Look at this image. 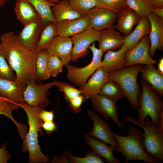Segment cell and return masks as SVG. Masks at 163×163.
<instances>
[{
    "mask_svg": "<svg viewBox=\"0 0 163 163\" xmlns=\"http://www.w3.org/2000/svg\"><path fill=\"white\" fill-rule=\"evenodd\" d=\"M56 25L54 23L50 22L43 26L38 41L35 46L38 51L46 50L54 38L58 36Z\"/></svg>",
    "mask_w": 163,
    "mask_h": 163,
    "instance_id": "obj_30",
    "label": "cell"
},
{
    "mask_svg": "<svg viewBox=\"0 0 163 163\" xmlns=\"http://www.w3.org/2000/svg\"><path fill=\"white\" fill-rule=\"evenodd\" d=\"M14 10L17 19L24 26L40 17L27 0H16Z\"/></svg>",
    "mask_w": 163,
    "mask_h": 163,
    "instance_id": "obj_25",
    "label": "cell"
},
{
    "mask_svg": "<svg viewBox=\"0 0 163 163\" xmlns=\"http://www.w3.org/2000/svg\"><path fill=\"white\" fill-rule=\"evenodd\" d=\"M7 0H0V8L4 6Z\"/></svg>",
    "mask_w": 163,
    "mask_h": 163,
    "instance_id": "obj_48",
    "label": "cell"
},
{
    "mask_svg": "<svg viewBox=\"0 0 163 163\" xmlns=\"http://www.w3.org/2000/svg\"><path fill=\"white\" fill-rule=\"evenodd\" d=\"M150 41L147 35L142 38L132 49L128 50L125 59L126 67L141 64L153 65L156 61L151 57L149 54Z\"/></svg>",
    "mask_w": 163,
    "mask_h": 163,
    "instance_id": "obj_11",
    "label": "cell"
},
{
    "mask_svg": "<svg viewBox=\"0 0 163 163\" xmlns=\"http://www.w3.org/2000/svg\"><path fill=\"white\" fill-rule=\"evenodd\" d=\"M41 126L48 134L57 131L58 129L57 123L53 121L43 122Z\"/></svg>",
    "mask_w": 163,
    "mask_h": 163,
    "instance_id": "obj_41",
    "label": "cell"
},
{
    "mask_svg": "<svg viewBox=\"0 0 163 163\" xmlns=\"http://www.w3.org/2000/svg\"><path fill=\"white\" fill-rule=\"evenodd\" d=\"M39 117L43 122L53 121L55 113L53 110L47 111L42 107L39 114Z\"/></svg>",
    "mask_w": 163,
    "mask_h": 163,
    "instance_id": "obj_42",
    "label": "cell"
},
{
    "mask_svg": "<svg viewBox=\"0 0 163 163\" xmlns=\"http://www.w3.org/2000/svg\"><path fill=\"white\" fill-rule=\"evenodd\" d=\"M88 49L93 54L92 59L89 64L82 68L69 65L66 66L68 79L77 87L84 84L96 70L102 66L101 59L103 53L96 47L94 42Z\"/></svg>",
    "mask_w": 163,
    "mask_h": 163,
    "instance_id": "obj_7",
    "label": "cell"
},
{
    "mask_svg": "<svg viewBox=\"0 0 163 163\" xmlns=\"http://www.w3.org/2000/svg\"><path fill=\"white\" fill-rule=\"evenodd\" d=\"M143 145L147 154L152 158L163 161V132L157 128L149 117L147 116L143 125Z\"/></svg>",
    "mask_w": 163,
    "mask_h": 163,
    "instance_id": "obj_6",
    "label": "cell"
},
{
    "mask_svg": "<svg viewBox=\"0 0 163 163\" xmlns=\"http://www.w3.org/2000/svg\"><path fill=\"white\" fill-rule=\"evenodd\" d=\"M99 94L116 102L125 97L123 92L119 85L110 79L103 85Z\"/></svg>",
    "mask_w": 163,
    "mask_h": 163,
    "instance_id": "obj_32",
    "label": "cell"
},
{
    "mask_svg": "<svg viewBox=\"0 0 163 163\" xmlns=\"http://www.w3.org/2000/svg\"><path fill=\"white\" fill-rule=\"evenodd\" d=\"M17 104L25 112L29 125V130L23 140L22 152H29L28 161L30 163L49 162L50 159L48 155H45L42 152L38 144V133L41 135H43L41 126L43 122L39 117L40 112L43 107H31L24 102Z\"/></svg>",
    "mask_w": 163,
    "mask_h": 163,
    "instance_id": "obj_2",
    "label": "cell"
},
{
    "mask_svg": "<svg viewBox=\"0 0 163 163\" xmlns=\"http://www.w3.org/2000/svg\"><path fill=\"white\" fill-rule=\"evenodd\" d=\"M128 50L126 47L123 45L117 51L108 50L102 62V66L108 72L126 67L125 56Z\"/></svg>",
    "mask_w": 163,
    "mask_h": 163,
    "instance_id": "obj_20",
    "label": "cell"
},
{
    "mask_svg": "<svg viewBox=\"0 0 163 163\" xmlns=\"http://www.w3.org/2000/svg\"><path fill=\"white\" fill-rule=\"evenodd\" d=\"M90 27L86 15L75 19L66 20L60 21L56 25L58 36L70 37L79 34Z\"/></svg>",
    "mask_w": 163,
    "mask_h": 163,
    "instance_id": "obj_17",
    "label": "cell"
},
{
    "mask_svg": "<svg viewBox=\"0 0 163 163\" xmlns=\"http://www.w3.org/2000/svg\"><path fill=\"white\" fill-rule=\"evenodd\" d=\"M49 54L46 50L39 51L36 61V80L39 83L49 79L51 76L47 61Z\"/></svg>",
    "mask_w": 163,
    "mask_h": 163,
    "instance_id": "obj_31",
    "label": "cell"
},
{
    "mask_svg": "<svg viewBox=\"0 0 163 163\" xmlns=\"http://www.w3.org/2000/svg\"><path fill=\"white\" fill-rule=\"evenodd\" d=\"M95 7L118 14L128 6L126 0H96Z\"/></svg>",
    "mask_w": 163,
    "mask_h": 163,
    "instance_id": "obj_33",
    "label": "cell"
},
{
    "mask_svg": "<svg viewBox=\"0 0 163 163\" xmlns=\"http://www.w3.org/2000/svg\"><path fill=\"white\" fill-rule=\"evenodd\" d=\"M6 146L5 142L0 148V163H6L11 158V155L7 149Z\"/></svg>",
    "mask_w": 163,
    "mask_h": 163,
    "instance_id": "obj_43",
    "label": "cell"
},
{
    "mask_svg": "<svg viewBox=\"0 0 163 163\" xmlns=\"http://www.w3.org/2000/svg\"><path fill=\"white\" fill-rule=\"evenodd\" d=\"M121 34L113 27L101 31L98 42L99 49L104 53L108 50L121 46L125 37Z\"/></svg>",
    "mask_w": 163,
    "mask_h": 163,
    "instance_id": "obj_21",
    "label": "cell"
},
{
    "mask_svg": "<svg viewBox=\"0 0 163 163\" xmlns=\"http://www.w3.org/2000/svg\"><path fill=\"white\" fill-rule=\"evenodd\" d=\"M151 25L149 36L150 41L149 54L152 58L155 55L156 50L163 48V18L151 13L147 16Z\"/></svg>",
    "mask_w": 163,
    "mask_h": 163,
    "instance_id": "obj_18",
    "label": "cell"
},
{
    "mask_svg": "<svg viewBox=\"0 0 163 163\" xmlns=\"http://www.w3.org/2000/svg\"><path fill=\"white\" fill-rule=\"evenodd\" d=\"M17 35L20 42L29 49H33L36 46L43 25L40 17L24 26Z\"/></svg>",
    "mask_w": 163,
    "mask_h": 163,
    "instance_id": "obj_15",
    "label": "cell"
},
{
    "mask_svg": "<svg viewBox=\"0 0 163 163\" xmlns=\"http://www.w3.org/2000/svg\"><path fill=\"white\" fill-rule=\"evenodd\" d=\"M89 98L95 110L106 119L111 118L119 128L122 130V127L124 126L120 122L116 102L99 94L92 95Z\"/></svg>",
    "mask_w": 163,
    "mask_h": 163,
    "instance_id": "obj_12",
    "label": "cell"
},
{
    "mask_svg": "<svg viewBox=\"0 0 163 163\" xmlns=\"http://www.w3.org/2000/svg\"><path fill=\"white\" fill-rule=\"evenodd\" d=\"M84 140L95 153L103 157L107 163H120V161L116 159L113 154L114 149L110 145L97 139L93 138L88 134L84 136Z\"/></svg>",
    "mask_w": 163,
    "mask_h": 163,
    "instance_id": "obj_23",
    "label": "cell"
},
{
    "mask_svg": "<svg viewBox=\"0 0 163 163\" xmlns=\"http://www.w3.org/2000/svg\"><path fill=\"white\" fill-rule=\"evenodd\" d=\"M152 13L163 18V8H152Z\"/></svg>",
    "mask_w": 163,
    "mask_h": 163,
    "instance_id": "obj_46",
    "label": "cell"
},
{
    "mask_svg": "<svg viewBox=\"0 0 163 163\" xmlns=\"http://www.w3.org/2000/svg\"><path fill=\"white\" fill-rule=\"evenodd\" d=\"M73 45L71 38L58 35L54 38L46 50L49 55H55L59 58L64 66L66 67L71 60Z\"/></svg>",
    "mask_w": 163,
    "mask_h": 163,
    "instance_id": "obj_14",
    "label": "cell"
},
{
    "mask_svg": "<svg viewBox=\"0 0 163 163\" xmlns=\"http://www.w3.org/2000/svg\"><path fill=\"white\" fill-rule=\"evenodd\" d=\"M108 72L102 66L97 69L88 81L79 87L81 94L86 99L99 94L103 85L110 79Z\"/></svg>",
    "mask_w": 163,
    "mask_h": 163,
    "instance_id": "obj_16",
    "label": "cell"
},
{
    "mask_svg": "<svg viewBox=\"0 0 163 163\" xmlns=\"http://www.w3.org/2000/svg\"><path fill=\"white\" fill-rule=\"evenodd\" d=\"M134 29L128 36L124 35L123 45L128 50L133 48L144 37L149 34L151 29L150 23L148 17L141 18Z\"/></svg>",
    "mask_w": 163,
    "mask_h": 163,
    "instance_id": "obj_24",
    "label": "cell"
},
{
    "mask_svg": "<svg viewBox=\"0 0 163 163\" xmlns=\"http://www.w3.org/2000/svg\"><path fill=\"white\" fill-rule=\"evenodd\" d=\"M0 52L15 73V81L27 85L36 80V61L39 51L24 46L13 31L0 36Z\"/></svg>",
    "mask_w": 163,
    "mask_h": 163,
    "instance_id": "obj_1",
    "label": "cell"
},
{
    "mask_svg": "<svg viewBox=\"0 0 163 163\" xmlns=\"http://www.w3.org/2000/svg\"><path fill=\"white\" fill-rule=\"evenodd\" d=\"M70 5L82 15H86L88 12L96 5V0H68Z\"/></svg>",
    "mask_w": 163,
    "mask_h": 163,
    "instance_id": "obj_37",
    "label": "cell"
},
{
    "mask_svg": "<svg viewBox=\"0 0 163 163\" xmlns=\"http://www.w3.org/2000/svg\"><path fill=\"white\" fill-rule=\"evenodd\" d=\"M55 86L64 94L66 101L68 102L71 99L81 94V91L68 83L56 81Z\"/></svg>",
    "mask_w": 163,
    "mask_h": 163,
    "instance_id": "obj_36",
    "label": "cell"
},
{
    "mask_svg": "<svg viewBox=\"0 0 163 163\" xmlns=\"http://www.w3.org/2000/svg\"><path fill=\"white\" fill-rule=\"evenodd\" d=\"M100 31L90 27L84 31L71 37L73 45L71 53V60L76 62L84 57L88 53V49L91 43L99 41Z\"/></svg>",
    "mask_w": 163,
    "mask_h": 163,
    "instance_id": "obj_9",
    "label": "cell"
},
{
    "mask_svg": "<svg viewBox=\"0 0 163 163\" xmlns=\"http://www.w3.org/2000/svg\"><path fill=\"white\" fill-rule=\"evenodd\" d=\"M140 19L133 10L128 7L118 14L116 24L113 28L128 36L132 32L134 26L138 24Z\"/></svg>",
    "mask_w": 163,
    "mask_h": 163,
    "instance_id": "obj_22",
    "label": "cell"
},
{
    "mask_svg": "<svg viewBox=\"0 0 163 163\" xmlns=\"http://www.w3.org/2000/svg\"><path fill=\"white\" fill-rule=\"evenodd\" d=\"M158 70L162 74H163V58H161L158 63Z\"/></svg>",
    "mask_w": 163,
    "mask_h": 163,
    "instance_id": "obj_47",
    "label": "cell"
},
{
    "mask_svg": "<svg viewBox=\"0 0 163 163\" xmlns=\"http://www.w3.org/2000/svg\"><path fill=\"white\" fill-rule=\"evenodd\" d=\"M52 10L57 23L65 20L76 19L82 16L70 5L68 0L59 2L52 7Z\"/></svg>",
    "mask_w": 163,
    "mask_h": 163,
    "instance_id": "obj_27",
    "label": "cell"
},
{
    "mask_svg": "<svg viewBox=\"0 0 163 163\" xmlns=\"http://www.w3.org/2000/svg\"><path fill=\"white\" fill-rule=\"evenodd\" d=\"M153 65H145L141 71V77L148 82L160 97L163 95V74L154 67Z\"/></svg>",
    "mask_w": 163,
    "mask_h": 163,
    "instance_id": "obj_26",
    "label": "cell"
},
{
    "mask_svg": "<svg viewBox=\"0 0 163 163\" xmlns=\"http://www.w3.org/2000/svg\"><path fill=\"white\" fill-rule=\"evenodd\" d=\"M20 108V107L16 103L0 95V114L4 115L11 120L17 127L19 135L23 136L28 131L27 125L17 122L12 115L14 110Z\"/></svg>",
    "mask_w": 163,
    "mask_h": 163,
    "instance_id": "obj_28",
    "label": "cell"
},
{
    "mask_svg": "<svg viewBox=\"0 0 163 163\" xmlns=\"http://www.w3.org/2000/svg\"><path fill=\"white\" fill-rule=\"evenodd\" d=\"M87 114L91 120L93 121V129L88 134L109 144L113 147L115 152L120 153L112 131L107 123L93 110H88Z\"/></svg>",
    "mask_w": 163,
    "mask_h": 163,
    "instance_id": "obj_10",
    "label": "cell"
},
{
    "mask_svg": "<svg viewBox=\"0 0 163 163\" xmlns=\"http://www.w3.org/2000/svg\"><path fill=\"white\" fill-rule=\"evenodd\" d=\"M142 65H135L108 72L110 79L115 81L119 85L123 92L125 97L135 110H137L139 107L140 94L137 79L139 73L143 67Z\"/></svg>",
    "mask_w": 163,
    "mask_h": 163,
    "instance_id": "obj_5",
    "label": "cell"
},
{
    "mask_svg": "<svg viewBox=\"0 0 163 163\" xmlns=\"http://www.w3.org/2000/svg\"><path fill=\"white\" fill-rule=\"evenodd\" d=\"M152 7L163 8V0H145Z\"/></svg>",
    "mask_w": 163,
    "mask_h": 163,
    "instance_id": "obj_45",
    "label": "cell"
},
{
    "mask_svg": "<svg viewBox=\"0 0 163 163\" xmlns=\"http://www.w3.org/2000/svg\"><path fill=\"white\" fill-rule=\"evenodd\" d=\"M0 78L15 81L16 75L12 68L0 52Z\"/></svg>",
    "mask_w": 163,
    "mask_h": 163,
    "instance_id": "obj_39",
    "label": "cell"
},
{
    "mask_svg": "<svg viewBox=\"0 0 163 163\" xmlns=\"http://www.w3.org/2000/svg\"><path fill=\"white\" fill-rule=\"evenodd\" d=\"M56 81L45 84L35 81L28 82L23 93V101L31 107H46L50 102L48 97L49 90L55 86Z\"/></svg>",
    "mask_w": 163,
    "mask_h": 163,
    "instance_id": "obj_8",
    "label": "cell"
},
{
    "mask_svg": "<svg viewBox=\"0 0 163 163\" xmlns=\"http://www.w3.org/2000/svg\"><path fill=\"white\" fill-rule=\"evenodd\" d=\"M47 2L52 4H55L61 1V0H46Z\"/></svg>",
    "mask_w": 163,
    "mask_h": 163,
    "instance_id": "obj_49",
    "label": "cell"
},
{
    "mask_svg": "<svg viewBox=\"0 0 163 163\" xmlns=\"http://www.w3.org/2000/svg\"><path fill=\"white\" fill-rule=\"evenodd\" d=\"M47 64L51 76L56 77L63 70L64 64L58 56L54 55H49Z\"/></svg>",
    "mask_w": 163,
    "mask_h": 163,
    "instance_id": "obj_38",
    "label": "cell"
},
{
    "mask_svg": "<svg viewBox=\"0 0 163 163\" xmlns=\"http://www.w3.org/2000/svg\"><path fill=\"white\" fill-rule=\"evenodd\" d=\"M26 85L0 78V95L17 104L23 101V93Z\"/></svg>",
    "mask_w": 163,
    "mask_h": 163,
    "instance_id": "obj_19",
    "label": "cell"
},
{
    "mask_svg": "<svg viewBox=\"0 0 163 163\" xmlns=\"http://www.w3.org/2000/svg\"><path fill=\"white\" fill-rule=\"evenodd\" d=\"M27 0L33 5L39 14L43 26L50 22L57 24L52 10V7L56 4L51 3L46 0Z\"/></svg>",
    "mask_w": 163,
    "mask_h": 163,
    "instance_id": "obj_29",
    "label": "cell"
},
{
    "mask_svg": "<svg viewBox=\"0 0 163 163\" xmlns=\"http://www.w3.org/2000/svg\"><path fill=\"white\" fill-rule=\"evenodd\" d=\"M140 84L142 91L139 98V107L137 110L139 118L136 119L131 117L126 116L124 120L138 126L143 125L146 117L148 116L157 126L160 115L163 112L162 100L147 81L142 79Z\"/></svg>",
    "mask_w": 163,
    "mask_h": 163,
    "instance_id": "obj_3",
    "label": "cell"
},
{
    "mask_svg": "<svg viewBox=\"0 0 163 163\" xmlns=\"http://www.w3.org/2000/svg\"><path fill=\"white\" fill-rule=\"evenodd\" d=\"M86 98L80 94L71 99L68 103L70 107L75 113H79L81 110V106Z\"/></svg>",
    "mask_w": 163,
    "mask_h": 163,
    "instance_id": "obj_40",
    "label": "cell"
},
{
    "mask_svg": "<svg viewBox=\"0 0 163 163\" xmlns=\"http://www.w3.org/2000/svg\"><path fill=\"white\" fill-rule=\"evenodd\" d=\"M126 136H123L113 133V135L119 148L120 152L125 157V163L130 161L140 160L149 163H156L160 161L151 157L146 152L143 147L142 130L131 126L126 128Z\"/></svg>",
    "mask_w": 163,
    "mask_h": 163,
    "instance_id": "obj_4",
    "label": "cell"
},
{
    "mask_svg": "<svg viewBox=\"0 0 163 163\" xmlns=\"http://www.w3.org/2000/svg\"><path fill=\"white\" fill-rule=\"evenodd\" d=\"M67 154L69 162L71 163H103L105 161L104 158L91 150L86 152L85 156L84 157H75L68 152Z\"/></svg>",
    "mask_w": 163,
    "mask_h": 163,
    "instance_id": "obj_35",
    "label": "cell"
},
{
    "mask_svg": "<svg viewBox=\"0 0 163 163\" xmlns=\"http://www.w3.org/2000/svg\"><path fill=\"white\" fill-rule=\"evenodd\" d=\"M90 27L99 31L113 27L118 14L103 8L95 7L86 15Z\"/></svg>",
    "mask_w": 163,
    "mask_h": 163,
    "instance_id": "obj_13",
    "label": "cell"
},
{
    "mask_svg": "<svg viewBox=\"0 0 163 163\" xmlns=\"http://www.w3.org/2000/svg\"><path fill=\"white\" fill-rule=\"evenodd\" d=\"M69 161L68 155L66 153L61 156H56L52 160V163H68Z\"/></svg>",
    "mask_w": 163,
    "mask_h": 163,
    "instance_id": "obj_44",
    "label": "cell"
},
{
    "mask_svg": "<svg viewBox=\"0 0 163 163\" xmlns=\"http://www.w3.org/2000/svg\"><path fill=\"white\" fill-rule=\"evenodd\" d=\"M128 6L133 10L140 18L152 13V8L145 0H126Z\"/></svg>",
    "mask_w": 163,
    "mask_h": 163,
    "instance_id": "obj_34",
    "label": "cell"
}]
</instances>
